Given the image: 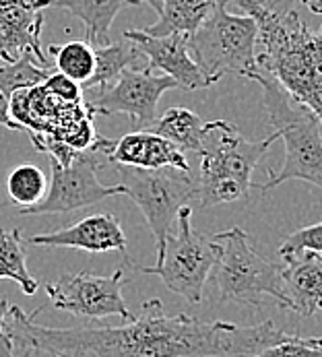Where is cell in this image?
Returning <instances> with one entry per match:
<instances>
[{
	"instance_id": "obj_1",
	"label": "cell",
	"mask_w": 322,
	"mask_h": 357,
	"mask_svg": "<svg viewBox=\"0 0 322 357\" xmlns=\"http://www.w3.org/2000/svg\"><path fill=\"white\" fill-rule=\"evenodd\" d=\"M36 314L8 306L4 333L23 356L62 357H252L293 333L273 322L240 326L223 320L205 322L188 314H165L160 300L145 302L139 316L120 326L50 328Z\"/></svg>"
},
{
	"instance_id": "obj_2",
	"label": "cell",
	"mask_w": 322,
	"mask_h": 357,
	"mask_svg": "<svg viewBox=\"0 0 322 357\" xmlns=\"http://www.w3.org/2000/svg\"><path fill=\"white\" fill-rule=\"evenodd\" d=\"M256 21V66L322 124V27L310 29L287 0H233Z\"/></svg>"
},
{
	"instance_id": "obj_3",
	"label": "cell",
	"mask_w": 322,
	"mask_h": 357,
	"mask_svg": "<svg viewBox=\"0 0 322 357\" xmlns=\"http://www.w3.org/2000/svg\"><path fill=\"white\" fill-rule=\"evenodd\" d=\"M248 79L263 87V103L270 124L279 139L285 141V159L279 172H268V182L252 184V188L267 192L287 180H302L322 190V124L306 107L293 105L287 91L265 73L254 70Z\"/></svg>"
},
{
	"instance_id": "obj_4",
	"label": "cell",
	"mask_w": 322,
	"mask_h": 357,
	"mask_svg": "<svg viewBox=\"0 0 322 357\" xmlns=\"http://www.w3.org/2000/svg\"><path fill=\"white\" fill-rule=\"evenodd\" d=\"M279 139L273 132L263 141H246L240 130L227 120L207 122L199 147L201 208L236 203L246 199L252 190V172L265 157L270 145Z\"/></svg>"
},
{
	"instance_id": "obj_5",
	"label": "cell",
	"mask_w": 322,
	"mask_h": 357,
	"mask_svg": "<svg viewBox=\"0 0 322 357\" xmlns=\"http://www.w3.org/2000/svg\"><path fill=\"white\" fill-rule=\"evenodd\" d=\"M211 240L217 246V260L211 273L221 302L231 300L259 307L263 304V296H270L287 310L281 264L268 262L259 255L242 227L213 234Z\"/></svg>"
},
{
	"instance_id": "obj_6",
	"label": "cell",
	"mask_w": 322,
	"mask_h": 357,
	"mask_svg": "<svg viewBox=\"0 0 322 357\" xmlns=\"http://www.w3.org/2000/svg\"><path fill=\"white\" fill-rule=\"evenodd\" d=\"M188 48L211 85L225 75L248 77L259 70L256 21L250 15L229 13L227 0L215 4L209 17L188 38Z\"/></svg>"
},
{
	"instance_id": "obj_7",
	"label": "cell",
	"mask_w": 322,
	"mask_h": 357,
	"mask_svg": "<svg viewBox=\"0 0 322 357\" xmlns=\"http://www.w3.org/2000/svg\"><path fill=\"white\" fill-rule=\"evenodd\" d=\"M190 217L192 208L188 204L182 206L178 213V234H169L165 238L160 262L153 266H141L126 258V264L145 275H158L169 291L186 298L190 304H199L217 260V246L211 236L192 229Z\"/></svg>"
},
{
	"instance_id": "obj_8",
	"label": "cell",
	"mask_w": 322,
	"mask_h": 357,
	"mask_svg": "<svg viewBox=\"0 0 322 357\" xmlns=\"http://www.w3.org/2000/svg\"><path fill=\"white\" fill-rule=\"evenodd\" d=\"M120 184L141 208L149 223V229L158 244V262L163 258L165 238L171 231V223L178 219L182 206L199 192V184L190 178V172L176 167L141 169L132 165L116 163Z\"/></svg>"
},
{
	"instance_id": "obj_9",
	"label": "cell",
	"mask_w": 322,
	"mask_h": 357,
	"mask_svg": "<svg viewBox=\"0 0 322 357\" xmlns=\"http://www.w3.org/2000/svg\"><path fill=\"white\" fill-rule=\"evenodd\" d=\"M93 153L98 151H83L68 165H60L52 159V178L48 182V192L38 204L17 208V215L27 217V215L70 213L102 203L118 195H126V188L122 184L107 186L100 182L98 169L102 165Z\"/></svg>"
},
{
	"instance_id": "obj_10",
	"label": "cell",
	"mask_w": 322,
	"mask_h": 357,
	"mask_svg": "<svg viewBox=\"0 0 322 357\" xmlns=\"http://www.w3.org/2000/svg\"><path fill=\"white\" fill-rule=\"evenodd\" d=\"M178 89V83L167 75H155L151 68H126L104 89H98L87 107L102 116L126 114L132 120V130H147L160 118V98Z\"/></svg>"
},
{
	"instance_id": "obj_11",
	"label": "cell",
	"mask_w": 322,
	"mask_h": 357,
	"mask_svg": "<svg viewBox=\"0 0 322 357\" xmlns=\"http://www.w3.org/2000/svg\"><path fill=\"white\" fill-rule=\"evenodd\" d=\"M122 287H124V273L122 268H118L107 277L91 275V273L64 275L58 281L46 285V294L56 310L68 312L72 316H85V318L120 316L124 322H128L135 316L126 307Z\"/></svg>"
},
{
	"instance_id": "obj_12",
	"label": "cell",
	"mask_w": 322,
	"mask_h": 357,
	"mask_svg": "<svg viewBox=\"0 0 322 357\" xmlns=\"http://www.w3.org/2000/svg\"><path fill=\"white\" fill-rule=\"evenodd\" d=\"M124 38L135 42V46L147 60V68L161 70L163 75L171 77L180 89L197 91L203 87H211V81L203 75L197 60L190 56L188 48V36L174 33L153 38L147 36L143 29H128L124 31Z\"/></svg>"
},
{
	"instance_id": "obj_13",
	"label": "cell",
	"mask_w": 322,
	"mask_h": 357,
	"mask_svg": "<svg viewBox=\"0 0 322 357\" xmlns=\"http://www.w3.org/2000/svg\"><path fill=\"white\" fill-rule=\"evenodd\" d=\"M50 0H0V64L15 62L25 52H31L42 64V10Z\"/></svg>"
},
{
	"instance_id": "obj_14",
	"label": "cell",
	"mask_w": 322,
	"mask_h": 357,
	"mask_svg": "<svg viewBox=\"0 0 322 357\" xmlns=\"http://www.w3.org/2000/svg\"><path fill=\"white\" fill-rule=\"evenodd\" d=\"M29 244L42 248H75L83 252H126V236L120 221L109 213L89 215L70 227L38 234L29 238Z\"/></svg>"
},
{
	"instance_id": "obj_15",
	"label": "cell",
	"mask_w": 322,
	"mask_h": 357,
	"mask_svg": "<svg viewBox=\"0 0 322 357\" xmlns=\"http://www.w3.org/2000/svg\"><path fill=\"white\" fill-rule=\"evenodd\" d=\"M106 155L107 161L112 163L132 165L141 169L176 167L182 172H190L184 151L151 130H132L120 141H112Z\"/></svg>"
},
{
	"instance_id": "obj_16",
	"label": "cell",
	"mask_w": 322,
	"mask_h": 357,
	"mask_svg": "<svg viewBox=\"0 0 322 357\" xmlns=\"http://www.w3.org/2000/svg\"><path fill=\"white\" fill-rule=\"evenodd\" d=\"M281 283L287 310L302 316L322 310V255L304 252L283 258Z\"/></svg>"
},
{
	"instance_id": "obj_17",
	"label": "cell",
	"mask_w": 322,
	"mask_h": 357,
	"mask_svg": "<svg viewBox=\"0 0 322 357\" xmlns=\"http://www.w3.org/2000/svg\"><path fill=\"white\" fill-rule=\"evenodd\" d=\"M130 4V0H50V6L64 8L85 25V42L93 48L109 44V27L116 15Z\"/></svg>"
},
{
	"instance_id": "obj_18",
	"label": "cell",
	"mask_w": 322,
	"mask_h": 357,
	"mask_svg": "<svg viewBox=\"0 0 322 357\" xmlns=\"http://www.w3.org/2000/svg\"><path fill=\"white\" fill-rule=\"evenodd\" d=\"M160 19L145 27L143 31L153 38H163V36H192L199 25L209 17V13L215 8L219 0H161Z\"/></svg>"
},
{
	"instance_id": "obj_19",
	"label": "cell",
	"mask_w": 322,
	"mask_h": 357,
	"mask_svg": "<svg viewBox=\"0 0 322 357\" xmlns=\"http://www.w3.org/2000/svg\"><path fill=\"white\" fill-rule=\"evenodd\" d=\"M141 58H145V56L135 46V42H130L128 38H122L120 42H109L106 46H98L95 48V70H93V77L81 89L83 91L104 89V87L112 85L122 75V70L130 68Z\"/></svg>"
},
{
	"instance_id": "obj_20",
	"label": "cell",
	"mask_w": 322,
	"mask_h": 357,
	"mask_svg": "<svg viewBox=\"0 0 322 357\" xmlns=\"http://www.w3.org/2000/svg\"><path fill=\"white\" fill-rule=\"evenodd\" d=\"M203 128H205V122L194 112L186 107H169L147 130L167 139L182 151L186 149V151L197 153L203 141Z\"/></svg>"
},
{
	"instance_id": "obj_21",
	"label": "cell",
	"mask_w": 322,
	"mask_h": 357,
	"mask_svg": "<svg viewBox=\"0 0 322 357\" xmlns=\"http://www.w3.org/2000/svg\"><path fill=\"white\" fill-rule=\"evenodd\" d=\"M0 281H15L25 296H36L40 283L27 271V250L19 229H0Z\"/></svg>"
},
{
	"instance_id": "obj_22",
	"label": "cell",
	"mask_w": 322,
	"mask_h": 357,
	"mask_svg": "<svg viewBox=\"0 0 322 357\" xmlns=\"http://www.w3.org/2000/svg\"><path fill=\"white\" fill-rule=\"evenodd\" d=\"M6 192H8V201L0 203V208L8 204H17L19 208L33 206L48 192V178L38 165L21 163L15 169H10L6 178Z\"/></svg>"
},
{
	"instance_id": "obj_23",
	"label": "cell",
	"mask_w": 322,
	"mask_h": 357,
	"mask_svg": "<svg viewBox=\"0 0 322 357\" xmlns=\"http://www.w3.org/2000/svg\"><path fill=\"white\" fill-rule=\"evenodd\" d=\"M50 54L56 58L58 73L77 81L81 87L93 77L95 70V48L89 42L72 40L62 46H50Z\"/></svg>"
},
{
	"instance_id": "obj_24",
	"label": "cell",
	"mask_w": 322,
	"mask_h": 357,
	"mask_svg": "<svg viewBox=\"0 0 322 357\" xmlns=\"http://www.w3.org/2000/svg\"><path fill=\"white\" fill-rule=\"evenodd\" d=\"M48 75L50 73L44 68V64L31 52H25L15 62L0 64V91H4L10 98L17 91L42 85L48 79Z\"/></svg>"
},
{
	"instance_id": "obj_25",
	"label": "cell",
	"mask_w": 322,
	"mask_h": 357,
	"mask_svg": "<svg viewBox=\"0 0 322 357\" xmlns=\"http://www.w3.org/2000/svg\"><path fill=\"white\" fill-rule=\"evenodd\" d=\"M304 252L322 255V223H314L289 234L279 248L281 258H291Z\"/></svg>"
},
{
	"instance_id": "obj_26",
	"label": "cell",
	"mask_w": 322,
	"mask_h": 357,
	"mask_svg": "<svg viewBox=\"0 0 322 357\" xmlns=\"http://www.w3.org/2000/svg\"><path fill=\"white\" fill-rule=\"evenodd\" d=\"M252 357H322L321 337H291L289 341H281L277 345H270L261 354Z\"/></svg>"
},
{
	"instance_id": "obj_27",
	"label": "cell",
	"mask_w": 322,
	"mask_h": 357,
	"mask_svg": "<svg viewBox=\"0 0 322 357\" xmlns=\"http://www.w3.org/2000/svg\"><path fill=\"white\" fill-rule=\"evenodd\" d=\"M42 87L56 98L60 102L66 103H79L83 102V89L77 81L68 79L66 75L62 73H54V75H48V79L42 83Z\"/></svg>"
},
{
	"instance_id": "obj_28",
	"label": "cell",
	"mask_w": 322,
	"mask_h": 357,
	"mask_svg": "<svg viewBox=\"0 0 322 357\" xmlns=\"http://www.w3.org/2000/svg\"><path fill=\"white\" fill-rule=\"evenodd\" d=\"M0 126H6L10 130H23V126L17 124L10 116V98L4 91H0Z\"/></svg>"
},
{
	"instance_id": "obj_29",
	"label": "cell",
	"mask_w": 322,
	"mask_h": 357,
	"mask_svg": "<svg viewBox=\"0 0 322 357\" xmlns=\"http://www.w3.org/2000/svg\"><path fill=\"white\" fill-rule=\"evenodd\" d=\"M13 341L6 333L0 335V357H15V351H13Z\"/></svg>"
},
{
	"instance_id": "obj_30",
	"label": "cell",
	"mask_w": 322,
	"mask_h": 357,
	"mask_svg": "<svg viewBox=\"0 0 322 357\" xmlns=\"http://www.w3.org/2000/svg\"><path fill=\"white\" fill-rule=\"evenodd\" d=\"M293 2H300L304 6H308L310 13H314V15H322V0H293Z\"/></svg>"
},
{
	"instance_id": "obj_31",
	"label": "cell",
	"mask_w": 322,
	"mask_h": 357,
	"mask_svg": "<svg viewBox=\"0 0 322 357\" xmlns=\"http://www.w3.org/2000/svg\"><path fill=\"white\" fill-rule=\"evenodd\" d=\"M6 314H8V302L4 298H0V335L4 333V322H6Z\"/></svg>"
},
{
	"instance_id": "obj_32",
	"label": "cell",
	"mask_w": 322,
	"mask_h": 357,
	"mask_svg": "<svg viewBox=\"0 0 322 357\" xmlns=\"http://www.w3.org/2000/svg\"><path fill=\"white\" fill-rule=\"evenodd\" d=\"M141 2H147V4L158 13V15L161 13V6H163V2H161V0H130V4H141Z\"/></svg>"
},
{
	"instance_id": "obj_33",
	"label": "cell",
	"mask_w": 322,
	"mask_h": 357,
	"mask_svg": "<svg viewBox=\"0 0 322 357\" xmlns=\"http://www.w3.org/2000/svg\"><path fill=\"white\" fill-rule=\"evenodd\" d=\"M52 357H62V356H52Z\"/></svg>"
}]
</instances>
